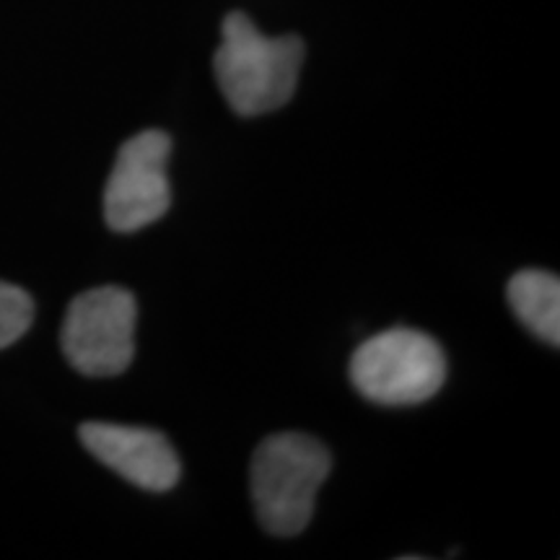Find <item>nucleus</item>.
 I'll return each mask as SVG.
<instances>
[{
    "label": "nucleus",
    "mask_w": 560,
    "mask_h": 560,
    "mask_svg": "<svg viewBox=\"0 0 560 560\" xmlns=\"http://www.w3.org/2000/svg\"><path fill=\"white\" fill-rule=\"evenodd\" d=\"M304 66V42L296 34L265 37L242 11L223 19L213 55L215 81L229 107L242 117L268 115L291 102Z\"/></svg>",
    "instance_id": "1"
},
{
    "label": "nucleus",
    "mask_w": 560,
    "mask_h": 560,
    "mask_svg": "<svg viewBox=\"0 0 560 560\" xmlns=\"http://www.w3.org/2000/svg\"><path fill=\"white\" fill-rule=\"evenodd\" d=\"M330 470L327 446L306 433L285 431L265 439L252 457V501L262 527L276 537L301 535Z\"/></svg>",
    "instance_id": "2"
},
{
    "label": "nucleus",
    "mask_w": 560,
    "mask_h": 560,
    "mask_svg": "<svg viewBox=\"0 0 560 560\" xmlns=\"http://www.w3.org/2000/svg\"><path fill=\"white\" fill-rule=\"evenodd\" d=\"M350 382L369 402L410 408L431 400L446 382V353L431 335L392 327L355 348Z\"/></svg>",
    "instance_id": "3"
},
{
    "label": "nucleus",
    "mask_w": 560,
    "mask_h": 560,
    "mask_svg": "<svg viewBox=\"0 0 560 560\" xmlns=\"http://www.w3.org/2000/svg\"><path fill=\"white\" fill-rule=\"evenodd\" d=\"M138 301L120 285L91 289L70 301L62 322V353L83 376L107 380L136 359Z\"/></svg>",
    "instance_id": "4"
},
{
    "label": "nucleus",
    "mask_w": 560,
    "mask_h": 560,
    "mask_svg": "<svg viewBox=\"0 0 560 560\" xmlns=\"http://www.w3.org/2000/svg\"><path fill=\"white\" fill-rule=\"evenodd\" d=\"M172 138L143 130L125 140L104 190V219L117 234H132L161 221L172 208Z\"/></svg>",
    "instance_id": "5"
},
{
    "label": "nucleus",
    "mask_w": 560,
    "mask_h": 560,
    "mask_svg": "<svg viewBox=\"0 0 560 560\" xmlns=\"http://www.w3.org/2000/svg\"><path fill=\"white\" fill-rule=\"evenodd\" d=\"M79 436L91 457L140 490L166 493L182 478L179 457L164 433L94 420L81 425Z\"/></svg>",
    "instance_id": "6"
},
{
    "label": "nucleus",
    "mask_w": 560,
    "mask_h": 560,
    "mask_svg": "<svg viewBox=\"0 0 560 560\" xmlns=\"http://www.w3.org/2000/svg\"><path fill=\"white\" fill-rule=\"evenodd\" d=\"M506 299L516 319L537 338L560 346V280L548 270H522L509 280Z\"/></svg>",
    "instance_id": "7"
},
{
    "label": "nucleus",
    "mask_w": 560,
    "mask_h": 560,
    "mask_svg": "<svg viewBox=\"0 0 560 560\" xmlns=\"http://www.w3.org/2000/svg\"><path fill=\"white\" fill-rule=\"evenodd\" d=\"M34 319V301L19 285L0 280V350L24 338Z\"/></svg>",
    "instance_id": "8"
}]
</instances>
